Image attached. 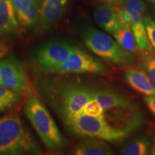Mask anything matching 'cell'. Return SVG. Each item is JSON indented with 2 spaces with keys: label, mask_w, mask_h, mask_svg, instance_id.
<instances>
[{
  "label": "cell",
  "mask_w": 155,
  "mask_h": 155,
  "mask_svg": "<svg viewBox=\"0 0 155 155\" xmlns=\"http://www.w3.org/2000/svg\"><path fill=\"white\" fill-rule=\"evenodd\" d=\"M42 150L15 112L0 118V155L39 154Z\"/></svg>",
  "instance_id": "6da1fadb"
},
{
  "label": "cell",
  "mask_w": 155,
  "mask_h": 155,
  "mask_svg": "<svg viewBox=\"0 0 155 155\" xmlns=\"http://www.w3.org/2000/svg\"><path fill=\"white\" fill-rule=\"evenodd\" d=\"M25 111L48 149L59 150L66 146V139L58 129L55 120L36 96L29 95L25 104Z\"/></svg>",
  "instance_id": "7a4b0ae2"
},
{
  "label": "cell",
  "mask_w": 155,
  "mask_h": 155,
  "mask_svg": "<svg viewBox=\"0 0 155 155\" xmlns=\"http://www.w3.org/2000/svg\"><path fill=\"white\" fill-rule=\"evenodd\" d=\"M82 39L93 53L105 61L119 66H129L137 63L134 55L120 47L109 35L93 27L83 30Z\"/></svg>",
  "instance_id": "3957f363"
},
{
  "label": "cell",
  "mask_w": 155,
  "mask_h": 155,
  "mask_svg": "<svg viewBox=\"0 0 155 155\" xmlns=\"http://www.w3.org/2000/svg\"><path fill=\"white\" fill-rule=\"evenodd\" d=\"M57 89L52 97V104L65 124L74 119L87 102L94 98V91L78 84L65 83Z\"/></svg>",
  "instance_id": "277c9868"
},
{
  "label": "cell",
  "mask_w": 155,
  "mask_h": 155,
  "mask_svg": "<svg viewBox=\"0 0 155 155\" xmlns=\"http://www.w3.org/2000/svg\"><path fill=\"white\" fill-rule=\"evenodd\" d=\"M75 134L86 138H96L109 142L124 139L128 134L111 127L99 116L80 114L65 124Z\"/></svg>",
  "instance_id": "5b68a950"
},
{
  "label": "cell",
  "mask_w": 155,
  "mask_h": 155,
  "mask_svg": "<svg viewBox=\"0 0 155 155\" xmlns=\"http://www.w3.org/2000/svg\"><path fill=\"white\" fill-rule=\"evenodd\" d=\"M77 47L64 40H53L38 46L34 51V57L46 72L52 73L65 61Z\"/></svg>",
  "instance_id": "8992f818"
},
{
  "label": "cell",
  "mask_w": 155,
  "mask_h": 155,
  "mask_svg": "<svg viewBox=\"0 0 155 155\" xmlns=\"http://www.w3.org/2000/svg\"><path fill=\"white\" fill-rule=\"evenodd\" d=\"M108 71L101 61L77 48L52 73H106Z\"/></svg>",
  "instance_id": "52a82bcc"
},
{
  "label": "cell",
  "mask_w": 155,
  "mask_h": 155,
  "mask_svg": "<svg viewBox=\"0 0 155 155\" xmlns=\"http://www.w3.org/2000/svg\"><path fill=\"white\" fill-rule=\"evenodd\" d=\"M0 86L23 94L28 83L24 67L14 55L0 60Z\"/></svg>",
  "instance_id": "ba28073f"
},
{
  "label": "cell",
  "mask_w": 155,
  "mask_h": 155,
  "mask_svg": "<svg viewBox=\"0 0 155 155\" xmlns=\"http://www.w3.org/2000/svg\"><path fill=\"white\" fill-rule=\"evenodd\" d=\"M20 35V28L11 0H0V38L11 41Z\"/></svg>",
  "instance_id": "9c48e42d"
},
{
  "label": "cell",
  "mask_w": 155,
  "mask_h": 155,
  "mask_svg": "<svg viewBox=\"0 0 155 155\" xmlns=\"http://www.w3.org/2000/svg\"><path fill=\"white\" fill-rule=\"evenodd\" d=\"M19 24L30 29L39 21L40 9L38 0H11Z\"/></svg>",
  "instance_id": "30bf717a"
},
{
  "label": "cell",
  "mask_w": 155,
  "mask_h": 155,
  "mask_svg": "<svg viewBox=\"0 0 155 155\" xmlns=\"http://www.w3.org/2000/svg\"><path fill=\"white\" fill-rule=\"evenodd\" d=\"M67 0H44L40 13L42 27L49 30L63 17Z\"/></svg>",
  "instance_id": "8fae6325"
},
{
  "label": "cell",
  "mask_w": 155,
  "mask_h": 155,
  "mask_svg": "<svg viewBox=\"0 0 155 155\" xmlns=\"http://www.w3.org/2000/svg\"><path fill=\"white\" fill-rule=\"evenodd\" d=\"M94 17L97 24L108 33L114 35L120 29L115 7L111 4L102 3L96 7Z\"/></svg>",
  "instance_id": "7c38bea8"
},
{
  "label": "cell",
  "mask_w": 155,
  "mask_h": 155,
  "mask_svg": "<svg viewBox=\"0 0 155 155\" xmlns=\"http://www.w3.org/2000/svg\"><path fill=\"white\" fill-rule=\"evenodd\" d=\"M124 79L133 89L145 96L155 95V88L144 71L131 68L126 71Z\"/></svg>",
  "instance_id": "4fadbf2b"
},
{
  "label": "cell",
  "mask_w": 155,
  "mask_h": 155,
  "mask_svg": "<svg viewBox=\"0 0 155 155\" xmlns=\"http://www.w3.org/2000/svg\"><path fill=\"white\" fill-rule=\"evenodd\" d=\"M73 154L76 155H113L114 150L104 140L88 138L79 143Z\"/></svg>",
  "instance_id": "5bb4252c"
},
{
  "label": "cell",
  "mask_w": 155,
  "mask_h": 155,
  "mask_svg": "<svg viewBox=\"0 0 155 155\" xmlns=\"http://www.w3.org/2000/svg\"><path fill=\"white\" fill-rule=\"evenodd\" d=\"M94 98L99 103L103 110L134 104L127 97L111 90L94 91Z\"/></svg>",
  "instance_id": "9a60e30c"
},
{
  "label": "cell",
  "mask_w": 155,
  "mask_h": 155,
  "mask_svg": "<svg viewBox=\"0 0 155 155\" xmlns=\"http://www.w3.org/2000/svg\"><path fill=\"white\" fill-rule=\"evenodd\" d=\"M151 146L150 139L145 135L137 136L122 145L120 154L124 155H147L150 154Z\"/></svg>",
  "instance_id": "2e32d148"
},
{
  "label": "cell",
  "mask_w": 155,
  "mask_h": 155,
  "mask_svg": "<svg viewBox=\"0 0 155 155\" xmlns=\"http://www.w3.org/2000/svg\"><path fill=\"white\" fill-rule=\"evenodd\" d=\"M143 18L144 17H135V18L131 19L132 23H131V29L139 49L143 53H153L154 50L152 46L151 45L150 40L147 37Z\"/></svg>",
  "instance_id": "e0dca14e"
},
{
  "label": "cell",
  "mask_w": 155,
  "mask_h": 155,
  "mask_svg": "<svg viewBox=\"0 0 155 155\" xmlns=\"http://www.w3.org/2000/svg\"><path fill=\"white\" fill-rule=\"evenodd\" d=\"M113 35L120 47L126 51L139 56L144 53L139 49L131 28H120Z\"/></svg>",
  "instance_id": "ac0fdd59"
},
{
  "label": "cell",
  "mask_w": 155,
  "mask_h": 155,
  "mask_svg": "<svg viewBox=\"0 0 155 155\" xmlns=\"http://www.w3.org/2000/svg\"><path fill=\"white\" fill-rule=\"evenodd\" d=\"M21 100L22 94L0 86V114L15 107Z\"/></svg>",
  "instance_id": "d6986e66"
},
{
  "label": "cell",
  "mask_w": 155,
  "mask_h": 155,
  "mask_svg": "<svg viewBox=\"0 0 155 155\" xmlns=\"http://www.w3.org/2000/svg\"><path fill=\"white\" fill-rule=\"evenodd\" d=\"M140 67L155 88V55L151 53H144L141 56Z\"/></svg>",
  "instance_id": "ffe728a7"
},
{
  "label": "cell",
  "mask_w": 155,
  "mask_h": 155,
  "mask_svg": "<svg viewBox=\"0 0 155 155\" xmlns=\"http://www.w3.org/2000/svg\"><path fill=\"white\" fill-rule=\"evenodd\" d=\"M103 114H104V110H103L101 106L95 98H93L86 103V105L81 108L77 116L80 115V114H87L89 116L102 117Z\"/></svg>",
  "instance_id": "44dd1931"
},
{
  "label": "cell",
  "mask_w": 155,
  "mask_h": 155,
  "mask_svg": "<svg viewBox=\"0 0 155 155\" xmlns=\"http://www.w3.org/2000/svg\"><path fill=\"white\" fill-rule=\"evenodd\" d=\"M117 16L118 22H119L120 28H131V18L130 15L125 9L119 5H114Z\"/></svg>",
  "instance_id": "7402d4cb"
},
{
  "label": "cell",
  "mask_w": 155,
  "mask_h": 155,
  "mask_svg": "<svg viewBox=\"0 0 155 155\" xmlns=\"http://www.w3.org/2000/svg\"><path fill=\"white\" fill-rule=\"evenodd\" d=\"M146 32L151 45L155 51V21L150 17H144L143 18Z\"/></svg>",
  "instance_id": "603a6c76"
},
{
  "label": "cell",
  "mask_w": 155,
  "mask_h": 155,
  "mask_svg": "<svg viewBox=\"0 0 155 155\" xmlns=\"http://www.w3.org/2000/svg\"><path fill=\"white\" fill-rule=\"evenodd\" d=\"M10 51V47L7 44L5 40L0 38V60L6 57Z\"/></svg>",
  "instance_id": "cb8c5ba5"
},
{
  "label": "cell",
  "mask_w": 155,
  "mask_h": 155,
  "mask_svg": "<svg viewBox=\"0 0 155 155\" xmlns=\"http://www.w3.org/2000/svg\"><path fill=\"white\" fill-rule=\"evenodd\" d=\"M144 101L149 110L155 116V95L146 96L144 98Z\"/></svg>",
  "instance_id": "d4e9b609"
},
{
  "label": "cell",
  "mask_w": 155,
  "mask_h": 155,
  "mask_svg": "<svg viewBox=\"0 0 155 155\" xmlns=\"http://www.w3.org/2000/svg\"><path fill=\"white\" fill-rule=\"evenodd\" d=\"M150 154L155 155V137H154V139H153V144L152 145V147H151Z\"/></svg>",
  "instance_id": "484cf974"
},
{
  "label": "cell",
  "mask_w": 155,
  "mask_h": 155,
  "mask_svg": "<svg viewBox=\"0 0 155 155\" xmlns=\"http://www.w3.org/2000/svg\"><path fill=\"white\" fill-rule=\"evenodd\" d=\"M108 4H111L112 5H116L120 0H108Z\"/></svg>",
  "instance_id": "4316f807"
},
{
  "label": "cell",
  "mask_w": 155,
  "mask_h": 155,
  "mask_svg": "<svg viewBox=\"0 0 155 155\" xmlns=\"http://www.w3.org/2000/svg\"><path fill=\"white\" fill-rule=\"evenodd\" d=\"M145 1L148 2L149 3L152 4V5H154V6H155V0H145Z\"/></svg>",
  "instance_id": "83f0119b"
},
{
  "label": "cell",
  "mask_w": 155,
  "mask_h": 155,
  "mask_svg": "<svg viewBox=\"0 0 155 155\" xmlns=\"http://www.w3.org/2000/svg\"><path fill=\"white\" fill-rule=\"evenodd\" d=\"M98 1L101 2V3H108V0H98Z\"/></svg>",
  "instance_id": "f1b7e54d"
},
{
  "label": "cell",
  "mask_w": 155,
  "mask_h": 155,
  "mask_svg": "<svg viewBox=\"0 0 155 155\" xmlns=\"http://www.w3.org/2000/svg\"><path fill=\"white\" fill-rule=\"evenodd\" d=\"M67 1H68V0H67Z\"/></svg>",
  "instance_id": "f546056e"
}]
</instances>
